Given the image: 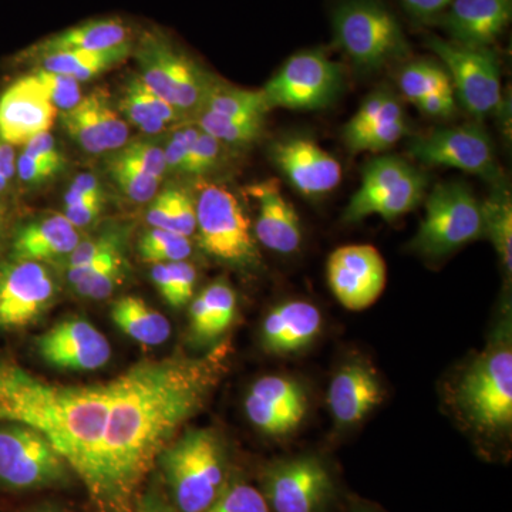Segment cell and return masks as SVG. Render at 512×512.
I'll return each instance as SVG.
<instances>
[{
  "instance_id": "cell-45",
  "label": "cell",
  "mask_w": 512,
  "mask_h": 512,
  "mask_svg": "<svg viewBox=\"0 0 512 512\" xmlns=\"http://www.w3.org/2000/svg\"><path fill=\"white\" fill-rule=\"evenodd\" d=\"M124 276H126V259L121 258L110 268L83 279L79 284L73 285V288L82 298L101 301L109 298L114 289L123 284Z\"/></svg>"
},
{
  "instance_id": "cell-39",
  "label": "cell",
  "mask_w": 512,
  "mask_h": 512,
  "mask_svg": "<svg viewBox=\"0 0 512 512\" xmlns=\"http://www.w3.org/2000/svg\"><path fill=\"white\" fill-rule=\"evenodd\" d=\"M111 178L119 185L120 190L130 198L131 201L148 202L157 195L158 184L160 181L151 177L138 168L128 163H124L120 158L113 156L107 164Z\"/></svg>"
},
{
  "instance_id": "cell-5",
  "label": "cell",
  "mask_w": 512,
  "mask_h": 512,
  "mask_svg": "<svg viewBox=\"0 0 512 512\" xmlns=\"http://www.w3.org/2000/svg\"><path fill=\"white\" fill-rule=\"evenodd\" d=\"M461 412L477 429L501 431L512 424V349L510 336L488 346L457 387Z\"/></svg>"
},
{
  "instance_id": "cell-40",
  "label": "cell",
  "mask_w": 512,
  "mask_h": 512,
  "mask_svg": "<svg viewBox=\"0 0 512 512\" xmlns=\"http://www.w3.org/2000/svg\"><path fill=\"white\" fill-rule=\"evenodd\" d=\"M407 128L409 124L406 117L384 121L379 126L353 137L352 140L345 141V144L353 153H365V151L380 153L393 147L407 133Z\"/></svg>"
},
{
  "instance_id": "cell-24",
  "label": "cell",
  "mask_w": 512,
  "mask_h": 512,
  "mask_svg": "<svg viewBox=\"0 0 512 512\" xmlns=\"http://www.w3.org/2000/svg\"><path fill=\"white\" fill-rule=\"evenodd\" d=\"M322 323V315L313 303H281L266 315L262 323V346L266 352L276 356L301 352L318 338Z\"/></svg>"
},
{
  "instance_id": "cell-41",
  "label": "cell",
  "mask_w": 512,
  "mask_h": 512,
  "mask_svg": "<svg viewBox=\"0 0 512 512\" xmlns=\"http://www.w3.org/2000/svg\"><path fill=\"white\" fill-rule=\"evenodd\" d=\"M119 110L121 117L127 123L134 124L143 133L157 134L167 126L163 120L158 119L156 114L151 111L143 96L138 92L136 77L127 83L120 99Z\"/></svg>"
},
{
  "instance_id": "cell-23",
  "label": "cell",
  "mask_w": 512,
  "mask_h": 512,
  "mask_svg": "<svg viewBox=\"0 0 512 512\" xmlns=\"http://www.w3.org/2000/svg\"><path fill=\"white\" fill-rule=\"evenodd\" d=\"M382 402V383L373 367L366 363L355 362L340 367L330 382L329 409L340 426L360 423Z\"/></svg>"
},
{
  "instance_id": "cell-8",
  "label": "cell",
  "mask_w": 512,
  "mask_h": 512,
  "mask_svg": "<svg viewBox=\"0 0 512 512\" xmlns=\"http://www.w3.org/2000/svg\"><path fill=\"white\" fill-rule=\"evenodd\" d=\"M484 237L483 212L464 183L436 185L426 201V215L412 242L417 254L440 258Z\"/></svg>"
},
{
  "instance_id": "cell-12",
  "label": "cell",
  "mask_w": 512,
  "mask_h": 512,
  "mask_svg": "<svg viewBox=\"0 0 512 512\" xmlns=\"http://www.w3.org/2000/svg\"><path fill=\"white\" fill-rule=\"evenodd\" d=\"M339 64L316 50L292 56L262 89L269 107L325 109L342 90Z\"/></svg>"
},
{
  "instance_id": "cell-38",
  "label": "cell",
  "mask_w": 512,
  "mask_h": 512,
  "mask_svg": "<svg viewBox=\"0 0 512 512\" xmlns=\"http://www.w3.org/2000/svg\"><path fill=\"white\" fill-rule=\"evenodd\" d=\"M201 512H272L264 494L242 481H231Z\"/></svg>"
},
{
  "instance_id": "cell-30",
  "label": "cell",
  "mask_w": 512,
  "mask_h": 512,
  "mask_svg": "<svg viewBox=\"0 0 512 512\" xmlns=\"http://www.w3.org/2000/svg\"><path fill=\"white\" fill-rule=\"evenodd\" d=\"M484 238L491 239L500 255L505 272L512 271V202L510 192L498 184L493 194L481 204Z\"/></svg>"
},
{
  "instance_id": "cell-50",
  "label": "cell",
  "mask_w": 512,
  "mask_h": 512,
  "mask_svg": "<svg viewBox=\"0 0 512 512\" xmlns=\"http://www.w3.org/2000/svg\"><path fill=\"white\" fill-rule=\"evenodd\" d=\"M23 147H25L23 148V153L35 158L40 163L50 165V167L56 168L57 171H60V168L63 167V157L60 156L55 138H53L49 131L32 138Z\"/></svg>"
},
{
  "instance_id": "cell-44",
  "label": "cell",
  "mask_w": 512,
  "mask_h": 512,
  "mask_svg": "<svg viewBox=\"0 0 512 512\" xmlns=\"http://www.w3.org/2000/svg\"><path fill=\"white\" fill-rule=\"evenodd\" d=\"M32 74H35L36 79L45 87L47 96L56 110H72L83 99L80 83L72 76L40 69H36Z\"/></svg>"
},
{
  "instance_id": "cell-37",
  "label": "cell",
  "mask_w": 512,
  "mask_h": 512,
  "mask_svg": "<svg viewBox=\"0 0 512 512\" xmlns=\"http://www.w3.org/2000/svg\"><path fill=\"white\" fill-rule=\"evenodd\" d=\"M138 254L150 264L187 261L192 254L190 238L165 229L150 228L138 242Z\"/></svg>"
},
{
  "instance_id": "cell-18",
  "label": "cell",
  "mask_w": 512,
  "mask_h": 512,
  "mask_svg": "<svg viewBox=\"0 0 512 512\" xmlns=\"http://www.w3.org/2000/svg\"><path fill=\"white\" fill-rule=\"evenodd\" d=\"M245 413L266 436H286L298 429L305 419L308 394L301 383L289 377H261L249 389Z\"/></svg>"
},
{
  "instance_id": "cell-28",
  "label": "cell",
  "mask_w": 512,
  "mask_h": 512,
  "mask_svg": "<svg viewBox=\"0 0 512 512\" xmlns=\"http://www.w3.org/2000/svg\"><path fill=\"white\" fill-rule=\"evenodd\" d=\"M111 319L124 335L144 346L163 345L171 335L168 319L137 296H124L114 302Z\"/></svg>"
},
{
  "instance_id": "cell-60",
  "label": "cell",
  "mask_w": 512,
  "mask_h": 512,
  "mask_svg": "<svg viewBox=\"0 0 512 512\" xmlns=\"http://www.w3.org/2000/svg\"><path fill=\"white\" fill-rule=\"evenodd\" d=\"M10 181L8 178L3 177L2 174H0V192L8 190Z\"/></svg>"
},
{
  "instance_id": "cell-49",
  "label": "cell",
  "mask_w": 512,
  "mask_h": 512,
  "mask_svg": "<svg viewBox=\"0 0 512 512\" xmlns=\"http://www.w3.org/2000/svg\"><path fill=\"white\" fill-rule=\"evenodd\" d=\"M200 127L184 126L174 131L173 136L164 147L165 164L167 171L184 173L187 158L190 156L192 146L200 134Z\"/></svg>"
},
{
  "instance_id": "cell-16",
  "label": "cell",
  "mask_w": 512,
  "mask_h": 512,
  "mask_svg": "<svg viewBox=\"0 0 512 512\" xmlns=\"http://www.w3.org/2000/svg\"><path fill=\"white\" fill-rule=\"evenodd\" d=\"M328 282L333 295L349 311H363L382 295L386 264L372 245H346L329 256Z\"/></svg>"
},
{
  "instance_id": "cell-17",
  "label": "cell",
  "mask_w": 512,
  "mask_h": 512,
  "mask_svg": "<svg viewBox=\"0 0 512 512\" xmlns=\"http://www.w3.org/2000/svg\"><path fill=\"white\" fill-rule=\"evenodd\" d=\"M36 348L47 365L73 372L99 370L111 357L109 340L83 318L56 323L36 339Z\"/></svg>"
},
{
  "instance_id": "cell-46",
  "label": "cell",
  "mask_w": 512,
  "mask_h": 512,
  "mask_svg": "<svg viewBox=\"0 0 512 512\" xmlns=\"http://www.w3.org/2000/svg\"><path fill=\"white\" fill-rule=\"evenodd\" d=\"M164 191L167 194L168 207H170L173 231L190 238L197 229L195 197L180 187H168Z\"/></svg>"
},
{
  "instance_id": "cell-21",
  "label": "cell",
  "mask_w": 512,
  "mask_h": 512,
  "mask_svg": "<svg viewBox=\"0 0 512 512\" xmlns=\"http://www.w3.org/2000/svg\"><path fill=\"white\" fill-rule=\"evenodd\" d=\"M247 192L258 202L255 237L276 254L291 255L302 244L301 221L291 202L286 200L275 178L249 185Z\"/></svg>"
},
{
  "instance_id": "cell-52",
  "label": "cell",
  "mask_w": 512,
  "mask_h": 512,
  "mask_svg": "<svg viewBox=\"0 0 512 512\" xmlns=\"http://www.w3.org/2000/svg\"><path fill=\"white\" fill-rule=\"evenodd\" d=\"M101 207H103V197L87 198L76 204L66 205L63 215L72 222L74 227L83 228L99 218Z\"/></svg>"
},
{
  "instance_id": "cell-33",
  "label": "cell",
  "mask_w": 512,
  "mask_h": 512,
  "mask_svg": "<svg viewBox=\"0 0 512 512\" xmlns=\"http://www.w3.org/2000/svg\"><path fill=\"white\" fill-rule=\"evenodd\" d=\"M399 87L413 104L431 93L454 92L447 70L431 60L406 64L399 74Z\"/></svg>"
},
{
  "instance_id": "cell-32",
  "label": "cell",
  "mask_w": 512,
  "mask_h": 512,
  "mask_svg": "<svg viewBox=\"0 0 512 512\" xmlns=\"http://www.w3.org/2000/svg\"><path fill=\"white\" fill-rule=\"evenodd\" d=\"M63 126L67 134L87 153H109L97 114L96 92L83 97L72 110L64 111Z\"/></svg>"
},
{
  "instance_id": "cell-54",
  "label": "cell",
  "mask_w": 512,
  "mask_h": 512,
  "mask_svg": "<svg viewBox=\"0 0 512 512\" xmlns=\"http://www.w3.org/2000/svg\"><path fill=\"white\" fill-rule=\"evenodd\" d=\"M59 173L56 168L50 167L45 163L35 160V158L28 156L23 153L18 157V163H16V174L23 183L26 184H37L52 178L53 175Z\"/></svg>"
},
{
  "instance_id": "cell-31",
  "label": "cell",
  "mask_w": 512,
  "mask_h": 512,
  "mask_svg": "<svg viewBox=\"0 0 512 512\" xmlns=\"http://www.w3.org/2000/svg\"><path fill=\"white\" fill-rule=\"evenodd\" d=\"M201 110L224 117H265L271 107L262 90L252 92L214 82Z\"/></svg>"
},
{
  "instance_id": "cell-55",
  "label": "cell",
  "mask_w": 512,
  "mask_h": 512,
  "mask_svg": "<svg viewBox=\"0 0 512 512\" xmlns=\"http://www.w3.org/2000/svg\"><path fill=\"white\" fill-rule=\"evenodd\" d=\"M92 197H103L99 180L92 174H80L70 184L66 197H64V204H76V202Z\"/></svg>"
},
{
  "instance_id": "cell-1",
  "label": "cell",
  "mask_w": 512,
  "mask_h": 512,
  "mask_svg": "<svg viewBox=\"0 0 512 512\" xmlns=\"http://www.w3.org/2000/svg\"><path fill=\"white\" fill-rule=\"evenodd\" d=\"M227 352L141 360L111 382L96 512H133L141 484L185 421L201 412L224 373Z\"/></svg>"
},
{
  "instance_id": "cell-19",
  "label": "cell",
  "mask_w": 512,
  "mask_h": 512,
  "mask_svg": "<svg viewBox=\"0 0 512 512\" xmlns=\"http://www.w3.org/2000/svg\"><path fill=\"white\" fill-rule=\"evenodd\" d=\"M271 158L305 197H322L335 190L342 180L339 161L311 137L291 136L276 141L271 147Z\"/></svg>"
},
{
  "instance_id": "cell-42",
  "label": "cell",
  "mask_w": 512,
  "mask_h": 512,
  "mask_svg": "<svg viewBox=\"0 0 512 512\" xmlns=\"http://www.w3.org/2000/svg\"><path fill=\"white\" fill-rule=\"evenodd\" d=\"M114 156L158 181L163 180L164 175L168 173L164 148L153 141H133L120 148Z\"/></svg>"
},
{
  "instance_id": "cell-10",
  "label": "cell",
  "mask_w": 512,
  "mask_h": 512,
  "mask_svg": "<svg viewBox=\"0 0 512 512\" xmlns=\"http://www.w3.org/2000/svg\"><path fill=\"white\" fill-rule=\"evenodd\" d=\"M426 187V175L409 161L394 156L377 157L363 167L362 184L350 198L343 220L359 222L372 215L397 220L420 204Z\"/></svg>"
},
{
  "instance_id": "cell-47",
  "label": "cell",
  "mask_w": 512,
  "mask_h": 512,
  "mask_svg": "<svg viewBox=\"0 0 512 512\" xmlns=\"http://www.w3.org/2000/svg\"><path fill=\"white\" fill-rule=\"evenodd\" d=\"M222 146L224 144L220 143L217 138L201 130L191 148L190 156L187 158L184 174L204 175L215 170L222 158Z\"/></svg>"
},
{
  "instance_id": "cell-2",
  "label": "cell",
  "mask_w": 512,
  "mask_h": 512,
  "mask_svg": "<svg viewBox=\"0 0 512 512\" xmlns=\"http://www.w3.org/2000/svg\"><path fill=\"white\" fill-rule=\"evenodd\" d=\"M111 382L66 386L40 379L0 356V423H19L45 434L73 473L94 493Z\"/></svg>"
},
{
  "instance_id": "cell-36",
  "label": "cell",
  "mask_w": 512,
  "mask_h": 512,
  "mask_svg": "<svg viewBox=\"0 0 512 512\" xmlns=\"http://www.w3.org/2000/svg\"><path fill=\"white\" fill-rule=\"evenodd\" d=\"M406 117L402 103L392 92L380 89L363 101L355 116L343 128V140L349 141L384 121Z\"/></svg>"
},
{
  "instance_id": "cell-22",
  "label": "cell",
  "mask_w": 512,
  "mask_h": 512,
  "mask_svg": "<svg viewBox=\"0 0 512 512\" xmlns=\"http://www.w3.org/2000/svg\"><path fill=\"white\" fill-rule=\"evenodd\" d=\"M512 0H453L440 16L451 42L490 47L511 22Z\"/></svg>"
},
{
  "instance_id": "cell-15",
  "label": "cell",
  "mask_w": 512,
  "mask_h": 512,
  "mask_svg": "<svg viewBox=\"0 0 512 512\" xmlns=\"http://www.w3.org/2000/svg\"><path fill=\"white\" fill-rule=\"evenodd\" d=\"M57 285L42 262L9 259L0 265V329L37 322L55 302Z\"/></svg>"
},
{
  "instance_id": "cell-48",
  "label": "cell",
  "mask_w": 512,
  "mask_h": 512,
  "mask_svg": "<svg viewBox=\"0 0 512 512\" xmlns=\"http://www.w3.org/2000/svg\"><path fill=\"white\" fill-rule=\"evenodd\" d=\"M97 114H99L101 128H103L104 138H106L109 151H119L126 146L130 131L128 123L121 117L120 113L111 106L106 93L97 90Z\"/></svg>"
},
{
  "instance_id": "cell-14",
  "label": "cell",
  "mask_w": 512,
  "mask_h": 512,
  "mask_svg": "<svg viewBox=\"0 0 512 512\" xmlns=\"http://www.w3.org/2000/svg\"><path fill=\"white\" fill-rule=\"evenodd\" d=\"M409 153L420 163L457 168L501 184L503 174L495 158L493 141L480 126L436 128L426 136L413 138Z\"/></svg>"
},
{
  "instance_id": "cell-56",
  "label": "cell",
  "mask_w": 512,
  "mask_h": 512,
  "mask_svg": "<svg viewBox=\"0 0 512 512\" xmlns=\"http://www.w3.org/2000/svg\"><path fill=\"white\" fill-rule=\"evenodd\" d=\"M451 3L453 0H402L406 12L417 20L440 18Z\"/></svg>"
},
{
  "instance_id": "cell-26",
  "label": "cell",
  "mask_w": 512,
  "mask_h": 512,
  "mask_svg": "<svg viewBox=\"0 0 512 512\" xmlns=\"http://www.w3.org/2000/svg\"><path fill=\"white\" fill-rule=\"evenodd\" d=\"M127 45H131L127 25L119 19H96L47 37L30 47L28 56L36 59L57 52H104Z\"/></svg>"
},
{
  "instance_id": "cell-6",
  "label": "cell",
  "mask_w": 512,
  "mask_h": 512,
  "mask_svg": "<svg viewBox=\"0 0 512 512\" xmlns=\"http://www.w3.org/2000/svg\"><path fill=\"white\" fill-rule=\"evenodd\" d=\"M201 248L222 264L255 269L261 255L238 198L224 185L202 184L195 197Z\"/></svg>"
},
{
  "instance_id": "cell-51",
  "label": "cell",
  "mask_w": 512,
  "mask_h": 512,
  "mask_svg": "<svg viewBox=\"0 0 512 512\" xmlns=\"http://www.w3.org/2000/svg\"><path fill=\"white\" fill-rule=\"evenodd\" d=\"M133 512H180L171 503L167 491L160 484H148L138 495Z\"/></svg>"
},
{
  "instance_id": "cell-29",
  "label": "cell",
  "mask_w": 512,
  "mask_h": 512,
  "mask_svg": "<svg viewBox=\"0 0 512 512\" xmlns=\"http://www.w3.org/2000/svg\"><path fill=\"white\" fill-rule=\"evenodd\" d=\"M131 52V45L104 50V52H57L36 57L37 69L46 72L62 73L72 76L77 82H87L99 76L114 64L123 62Z\"/></svg>"
},
{
  "instance_id": "cell-27",
  "label": "cell",
  "mask_w": 512,
  "mask_h": 512,
  "mask_svg": "<svg viewBox=\"0 0 512 512\" xmlns=\"http://www.w3.org/2000/svg\"><path fill=\"white\" fill-rule=\"evenodd\" d=\"M237 315V295L225 279H218L192 298L191 332L198 342H212L227 332Z\"/></svg>"
},
{
  "instance_id": "cell-13",
  "label": "cell",
  "mask_w": 512,
  "mask_h": 512,
  "mask_svg": "<svg viewBox=\"0 0 512 512\" xmlns=\"http://www.w3.org/2000/svg\"><path fill=\"white\" fill-rule=\"evenodd\" d=\"M262 494L272 512H323L335 483L320 458L301 456L269 464L262 473Z\"/></svg>"
},
{
  "instance_id": "cell-7",
  "label": "cell",
  "mask_w": 512,
  "mask_h": 512,
  "mask_svg": "<svg viewBox=\"0 0 512 512\" xmlns=\"http://www.w3.org/2000/svg\"><path fill=\"white\" fill-rule=\"evenodd\" d=\"M73 476L45 434L25 424L0 423V487L16 493L66 487Z\"/></svg>"
},
{
  "instance_id": "cell-4",
  "label": "cell",
  "mask_w": 512,
  "mask_h": 512,
  "mask_svg": "<svg viewBox=\"0 0 512 512\" xmlns=\"http://www.w3.org/2000/svg\"><path fill=\"white\" fill-rule=\"evenodd\" d=\"M332 20L336 43L356 69L376 72L409 55L402 25L379 0H345Z\"/></svg>"
},
{
  "instance_id": "cell-35",
  "label": "cell",
  "mask_w": 512,
  "mask_h": 512,
  "mask_svg": "<svg viewBox=\"0 0 512 512\" xmlns=\"http://www.w3.org/2000/svg\"><path fill=\"white\" fill-rule=\"evenodd\" d=\"M265 117H224L210 111H198L197 126L222 144L241 146L252 143L264 131Z\"/></svg>"
},
{
  "instance_id": "cell-34",
  "label": "cell",
  "mask_w": 512,
  "mask_h": 512,
  "mask_svg": "<svg viewBox=\"0 0 512 512\" xmlns=\"http://www.w3.org/2000/svg\"><path fill=\"white\" fill-rule=\"evenodd\" d=\"M151 278L160 295L175 309L183 308L194 298L197 271L190 262L156 264L151 269Z\"/></svg>"
},
{
  "instance_id": "cell-43",
  "label": "cell",
  "mask_w": 512,
  "mask_h": 512,
  "mask_svg": "<svg viewBox=\"0 0 512 512\" xmlns=\"http://www.w3.org/2000/svg\"><path fill=\"white\" fill-rule=\"evenodd\" d=\"M123 234L119 229H107L89 239L80 241L72 254L66 258V269L89 264L101 256L123 251Z\"/></svg>"
},
{
  "instance_id": "cell-53",
  "label": "cell",
  "mask_w": 512,
  "mask_h": 512,
  "mask_svg": "<svg viewBox=\"0 0 512 512\" xmlns=\"http://www.w3.org/2000/svg\"><path fill=\"white\" fill-rule=\"evenodd\" d=\"M417 107L424 114L436 119H448L453 116L456 111V99H454V92H440L431 93L423 99L417 100Z\"/></svg>"
},
{
  "instance_id": "cell-11",
  "label": "cell",
  "mask_w": 512,
  "mask_h": 512,
  "mask_svg": "<svg viewBox=\"0 0 512 512\" xmlns=\"http://www.w3.org/2000/svg\"><path fill=\"white\" fill-rule=\"evenodd\" d=\"M426 46L443 62L458 99L471 116L481 120L497 110L500 64L490 47L464 46L434 36L426 40Z\"/></svg>"
},
{
  "instance_id": "cell-9",
  "label": "cell",
  "mask_w": 512,
  "mask_h": 512,
  "mask_svg": "<svg viewBox=\"0 0 512 512\" xmlns=\"http://www.w3.org/2000/svg\"><path fill=\"white\" fill-rule=\"evenodd\" d=\"M140 80L180 111L198 113L214 80L161 33L147 32L136 52Z\"/></svg>"
},
{
  "instance_id": "cell-3",
  "label": "cell",
  "mask_w": 512,
  "mask_h": 512,
  "mask_svg": "<svg viewBox=\"0 0 512 512\" xmlns=\"http://www.w3.org/2000/svg\"><path fill=\"white\" fill-rule=\"evenodd\" d=\"M165 491L180 512H201L229 483L228 458L215 431L191 429L157 458Z\"/></svg>"
},
{
  "instance_id": "cell-58",
  "label": "cell",
  "mask_w": 512,
  "mask_h": 512,
  "mask_svg": "<svg viewBox=\"0 0 512 512\" xmlns=\"http://www.w3.org/2000/svg\"><path fill=\"white\" fill-rule=\"evenodd\" d=\"M20 512H66V510H64L62 504L55 503V501H45V503L33 505V507Z\"/></svg>"
},
{
  "instance_id": "cell-57",
  "label": "cell",
  "mask_w": 512,
  "mask_h": 512,
  "mask_svg": "<svg viewBox=\"0 0 512 512\" xmlns=\"http://www.w3.org/2000/svg\"><path fill=\"white\" fill-rule=\"evenodd\" d=\"M16 163H18V157H16L15 148L0 140V174L12 181L16 175Z\"/></svg>"
},
{
  "instance_id": "cell-25",
  "label": "cell",
  "mask_w": 512,
  "mask_h": 512,
  "mask_svg": "<svg viewBox=\"0 0 512 512\" xmlns=\"http://www.w3.org/2000/svg\"><path fill=\"white\" fill-rule=\"evenodd\" d=\"M80 241L79 228L74 227L63 214L49 215L28 222L16 232L10 247V259L43 264L67 258Z\"/></svg>"
},
{
  "instance_id": "cell-59",
  "label": "cell",
  "mask_w": 512,
  "mask_h": 512,
  "mask_svg": "<svg viewBox=\"0 0 512 512\" xmlns=\"http://www.w3.org/2000/svg\"><path fill=\"white\" fill-rule=\"evenodd\" d=\"M6 214L5 208L0 205V239H2L3 229H5Z\"/></svg>"
},
{
  "instance_id": "cell-20",
  "label": "cell",
  "mask_w": 512,
  "mask_h": 512,
  "mask_svg": "<svg viewBox=\"0 0 512 512\" xmlns=\"http://www.w3.org/2000/svg\"><path fill=\"white\" fill-rule=\"evenodd\" d=\"M56 113L35 74L22 77L0 96V140L13 147L25 146L52 128Z\"/></svg>"
}]
</instances>
